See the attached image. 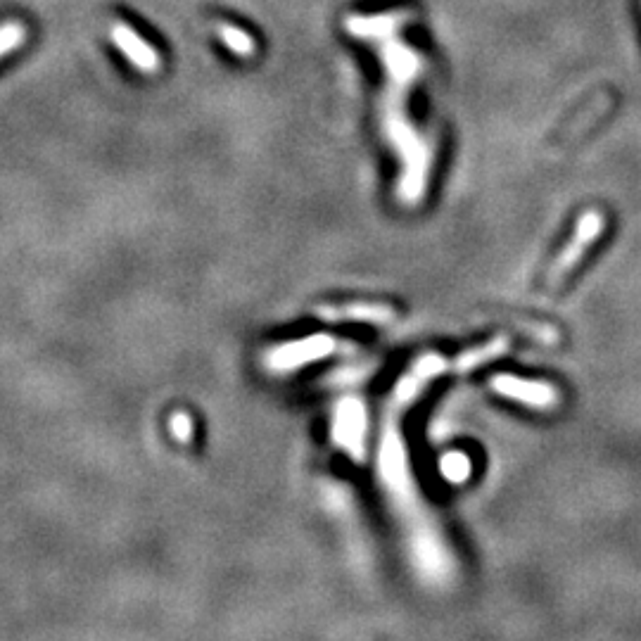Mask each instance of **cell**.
<instances>
[{"label":"cell","instance_id":"obj_4","mask_svg":"<svg viewBox=\"0 0 641 641\" xmlns=\"http://www.w3.org/2000/svg\"><path fill=\"white\" fill-rule=\"evenodd\" d=\"M333 349L335 342L333 338H328V335H309V338L304 340L285 342V345L271 349V352L266 354L264 364L274 373H288L295 371V368L312 364V361L328 357Z\"/></svg>","mask_w":641,"mask_h":641},{"label":"cell","instance_id":"obj_3","mask_svg":"<svg viewBox=\"0 0 641 641\" xmlns=\"http://www.w3.org/2000/svg\"><path fill=\"white\" fill-rule=\"evenodd\" d=\"M366 406L359 399H342L335 409L333 442L352 456L354 461H364L366 456Z\"/></svg>","mask_w":641,"mask_h":641},{"label":"cell","instance_id":"obj_13","mask_svg":"<svg viewBox=\"0 0 641 641\" xmlns=\"http://www.w3.org/2000/svg\"><path fill=\"white\" fill-rule=\"evenodd\" d=\"M440 468H442V475L447 480L463 482L468 478V473H471V459L461 452H452L440 461Z\"/></svg>","mask_w":641,"mask_h":641},{"label":"cell","instance_id":"obj_11","mask_svg":"<svg viewBox=\"0 0 641 641\" xmlns=\"http://www.w3.org/2000/svg\"><path fill=\"white\" fill-rule=\"evenodd\" d=\"M219 36H221V41H224L226 46L240 57H250L252 53H255V43H252V38L247 36L245 31H240L238 27H231V24H221Z\"/></svg>","mask_w":641,"mask_h":641},{"label":"cell","instance_id":"obj_6","mask_svg":"<svg viewBox=\"0 0 641 641\" xmlns=\"http://www.w3.org/2000/svg\"><path fill=\"white\" fill-rule=\"evenodd\" d=\"M494 392L513 402L532 406V409H554L558 404V390L549 383H539V380H520L511 373L497 376L492 380Z\"/></svg>","mask_w":641,"mask_h":641},{"label":"cell","instance_id":"obj_10","mask_svg":"<svg viewBox=\"0 0 641 641\" xmlns=\"http://www.w3.org/2000/svg\"><path fill=\"white\" fill-rule=\"evenodd\" d=\"M509 349V338H494L492 342H487V345L482 347H475L471 352H463L459 359L454 361V368L459 373H466V371H473V368H478L482 364H487V361H494L497 357Z\"/></svg>","mask_w":641,"mask_h":641},{"label":"cell","instance_id":"obj_2","mask_svg":"<svg viewBox=\"0 0 641 641\" xmlns=\"http://www.w3.org/2000/svg\"><path fill=\"white\" fill-rule=\"evenodd\" d=\"M604 228H606L604 214L596 212V209H589V212H585L580 219H577L573 238H570L566 250L556 257L554 266H551L549 285L563 283V278H566L570 271L580 264V259L587 255V250L592 247L594 240L604 233Z\"/></svg>","mask_w":641,"mask_h":641},{"label":"cell","instance_id":"obj_14","mask_svg":"<svg viewBox=\"0 0 641 641\" xmlns=\"http://www.w3.org/2000/svg\"><path fill=\"white\" fill-rule=\"evenodd\" d=\"M169 428H171V435H174L176 442L188 444L190 440H193V421H190V416L183 414V411H176V414L171 416Z\"/></svg>","mask_w":641,"mask_h":641},{"label":"cell","instance_id":"obj_1","mask_svg":"<svg viewBox=\"0 0 641 641\" xmlns=\"http://www.w3.org/2000/svg\"><path fill=\"white\" fill-rule=\"evenodd\" d=\"M406 22V15L383 17H349L347 31L357 38H376L383 43L380 57L387 69V91L383 100V126L390 143L395 145L404 162V174L399 181V195L404 202H416L423 195L425 174H428V148L414 131L404 112L406 91L421 72V57L416 50L406 48L397 38V29Z\"/></svg>","mask_w":641,"mask_h":641},{"label":"cell","instance_id":"obj_8","mask_svg":"<svg viewBox=\"0 0 641 641\" xmlns=\"http://www.w3.org/2000/svg\"><path fill=\"white\" fill-rule=\"evenodd\" d=\"M442 371H444V361L437 357V354H428V357H423L402 380H399L395 402L399 406H409L418 395H421L423 387L433 378L440 376Z\"/></svg>","mask_w":641,"mask_h":641},{"label":"cell","instance_id":"obj_9","mask_svg":"<svg viewBox=\"0 0 641 641\" xmlns=\"http://www.w3.org/2000/svg\"><path fill=\"white\" fill-rule=\"evenodd\" d=\"M319 316L323 321H359L387 326L395 319V312L385 304H347V307H321Z\"/></svg>","mask_w":641,"mask_h":641},{"label":"cell","instance_id":"obj_12","mask_svg":"<svg viewBox=\"0 0 641 641\" xmlns=\"http://www.w3.org/2000/svg\"><path fill=\"white\" fill-rule=\"evenodd\" d=\"M27 41V27L22 22H8L0 27V60L15 53Z\"/></svg>","mask_w":641,"mask_h":641},{"label":"cell","instance_id":"obj_5","mask_svg":"<svg viewBox=\"0 0 641 641\" xmlns=\"http://www.w3.org/2000/svg\"><path fill=\"white\" fill-rule=\"evenodd\" d=\"M380 473H383L387 490L392 494H399V497L409 499L411 473H409V466H406L402 437H399V430L395 425H387L385 428L383 449H380Z\"/></svg>","mask_w":641,"mask_h":641},{"label":"cell","instance_id":"obj_7","mask_svg":"<svg viewBox=\"0 0 641 641\" xmlns=\"http://www.w3.org/2000/svg\"><path fill=\"white\" fill-rule=\"evenodd\" d=\"M110 36L114 46L122 50L126 60L136 69H141L145 74H155L157 69H160V55H157L155 48H152L148 41H143L129 24L114 22L110 27Z\"/></svg>","mask_w":641,"mask_h":641}]
</instances>
